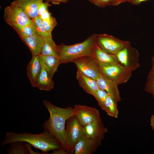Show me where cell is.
<instances>
[{"label": "cell", "instance_id": "1", "mask_svg": "<svg viewBox=\"0 0 154 154\" xmlns=\"http://www.w3.org/2000/svg\"><path fill=\"white\" fill-rule=\"evenodd\" d=\"M43 102L50 114L49 119L43 125L44 131L54 136L70 154L66 136L65 124L68 119L74 115L73 108L70 106L66 108H61L45 100Z\"/></svg>", "mask_w": 154, "mask_h": 154}, {"label": "cell", "instance_id": "24", "mask_svg": "<svg viewBox=\"0 0 154 154\" xmlns=\"http://www.w3.org/2000/svg\"><path fill=\"white\" fill-rule=\"evenodd\" d=\"M24 142H14L10 143L7 153L8 154H29Z\"/></svg>", "mask_w": 154, "mask_h": 154}, {"label": "cell", "instance_id": "22", "mask_svg": "<svg viewBox=\"0 0 154 154\" xmlns=\"http://www.w3.org/2000/svg\"><path fill=\"white\" fill-rule=\"evenodd\" d=\"M117 103L113 97L107 94L105 102L104 111L108 116L115 118L118 117L119 114Z\"/></svg>", "mask_w": 154, "mask_h": 154}, {"label": "cell", "instance_id": "30", "mask_svg": "<svg viewBox=\"0 0 154 154\" xmlns=\"http://www.w3.org/2000/svg\"><path fill=\"white\" fill-rule=\"evenodd\" d=\"M51 5L48 2L46 1L44 3L42 1L40 4L38 8V13L39 16H40L47 9L48 7L51 6Z\"/></svg>", "mask_w": 154, "mask_h": 154}, {"label": "cell", "instance_id": "19", "mask_svg": "<svg viewBox=\"0 0 154 154\" xmlns=\"http://www.w3.org/2000/svg\"><path fill=\"white\" fill-rule=\"evenodd\" d=\"M41 71L33 87L41 90L49 91L53 88L54 82L41 62Z\"/></svg>", "mask_w": 154, "mask_h": 154}, {"label": "cell", "instance_id": "16", "mask_svg": "<svg viewBox=\"0 0 154 154\" xmlns=\"http://www.w3.org/2000/svg\"><path fill=\"white\" fill-rule=\"evenodd\" d=\"M41 65L40 55L32 54V58L27 67V74L33 87L35 84L40 73Z\"/></svg>", "mask_w": 154, "mask_h": 154}, {"label": "cell", "instance_id": "2", "mask_svg": "<svg viewBox=\"0 0 154 154\" xmlns=\"http://www.w3.org/2000/svg\"><path fill=\"white\" fill-rule=\"evenodd\" d=\"M16 141L26 142L44 153L62 147L61 143L54 136L45 131L37 134L27 132H7L1 145L4 146Z\"/></svg>", "mask_w": 154, "mask_h": 154}, {"label": "cell", "instance_id": "18", "mask_svg": "<svg viewBox=\"0 0 154 154\" xmlns=\"http://www.w3.org/2000/svg\"><path fill=\"white\" fill-rule=\"evenodd\" d=\"M79 85L87 93L93 95L100 88L96 80L77 71L76 74Z\"/></svg>", "mask_w": 154, "mask_h": 154}, {"label": "cell", "instance_id": "7", "mask_svg": "<svg viewBox=\"0 0 154 154\" xmlns=\"http://www.w3.org/2000/svg\"><path fill=\"white\" fill-rule=\"evenodd\" d=\"M66 134L70 154H74L75 146L84 135V127L74 115L67 120Z\"/></svg>", "mask_w": 154, "mask_h": 154}, {"label": "cell", "instance_id": "11", "mask_svg": "<svg viewBox=\"0 0 154 154\" xmlns=\"http://www.w3.org/2000/svg\"><path fill=\"white\" fill-rule=\"evenodd\" d=\"M84 127V135L92 139L101 145L108 129L104 125L102 119L88 124Z\"/></svg>", "mask_w": 154, "mask_h": 154}, {"label": "cell", "instance_id": "27", "mask_svg": "<svg viewBox=\"0 0 154 154\" xmlns=\"http://www.w3.org/2000/svg\"><path fill=\"white\" fill-rule=\"evenodd\" d=\"M108 93L100 88L93 95L97 101L100 108L103 110L105 109V102Z\"/></svg>", "mask_w": 154, "mask_h": 154}, {"label": "cell", "instance_id": "36", "mask_svg": "<svg viewBox=\"0 0 154 154\" xmlns=\"http://www.w3.org/2000/svg\"><path fill=\"white\" fill-rule=\"evenodd\" d=\"M148 0H134L131 1L130 3L133 5H138L141 3L148 1Z\"/></svg>", "mask_w": 154, "mask_h": 154}, {"label": "cell", "instance_id": "35", "mask_svg": "<svg viewBox=\"0 0 154 154\" xmlns=\"http://www.w3.org/2000/svg\"><path fill=\"white\" fill-rule=\"evenodd\" d=\"M48 2H50L55 4H58L61 2L66 3L68 0H46Z\"/></svg>", "mask_w": 154, "mask_h": 154}, {"label": "cell", "instance_id": "38", "mask_svg": "<svg viewBox=\"0 0 154 154\" xmlns=\"http://www.w3.org/2000/svg\"><path fill=\"white\" fill-rule=\"evenodd\" d=\"M152 67H154V55L151 59Z\"/></svg>", "mask_w": 154, "mask_h": 154}, {"label": "cell", "instance_id": "32", "mask_svg": "<svg viewBox=\"0 0 154 154\" xmlns=\"http://www.w3.org/2000/svg\"><path fill=\"white\" fill-rule=\"evenodd\" d=\"M53 154H69L68 152L63 147L53 150Z\"/></svg>", "mask_w": 154, "mask_h": 154}, {"label": "cell", "instance_id": "29", "mask_svg": "<svg viewBox=\"0 0 154 154\" xmlns=\"http://www.w3.org/2000/svg\"><path fill=\"white\" fill-rule=\"evenodd\" d=\"M89 1L96 5L101 8L111 5V0H89Z\"/></svg>", "mask_w": 154, "mask_h": 154}, {"label": "cell", "instance_id": "12", "mask_svg": "<svg viewBox=\"0 0 154 154\" xmlns=\"http://www.w3.org/2000/svg\"><path fill=\"white\" fill-rule=\"evenodd\" d=\"M92 56L97 62L99 68L119 63L116 55L105 52L96 41L92 48Z\"/></svg>", "mask_w": 154, "mask_h": 154}, {"label": "cell", "instance_id": "5", "mask_svg": "<svg viewBox=\"0 0 154 154\" xmlns=\"http://www.w3.org/2000/svg\"><path fill=\"white\" fill-rule=\"evenodd\" d=\"M4 18L5 22L11 27L14 25L32 26V19L21 7L13 2L5 8Z\"/></svg>", "mask_w": 154, "mask_h": 154}, {"label": "cell", "instance_id": "33", "mask_svg": "<svg viewBox=\"0 0 154 154\" xmlns=\"http://www.w3.org/2000/svg\"><path fill=\"white\" fill-rule=\"evenodd\" d=\"M51 16V13L47 9L43 13L39 16L42 20H44L48 19Z\"/></svg>", "mask_w": 154, "mask_h": 154}, {"label": "cell", "instance_id": "37", "mask_svg": "<svg viewBox=\"0 0 154 154\" xmlns=\"http://www.w3.org/2000/svg\"><path fill=\"white\" fill-rule=\"evenodd\" d=\"M150 123L152 129L154 131V114L152 115L151 117Z\"/></svg>", "mask_w": 154, "mask_h": 154}, {"label": "cell", "instance_id": "39", "mask_svg": "<svg viewBox=\"0 0 154 154\" xmlns=\"http://www.w3.org/2000/svg\"><path fill=\"white\" fill-rule=\"evenodd\" d=\"M133 0H131V1H130V3L131 1H133Z\"/></svg>", "mask_w": 154, "mask_h": 154}, {"label": "cell", "instance_id": "26", "mask_svg": "<svg viewBox=\"0 0 154 154\" xmlns=\"http://www.w3.org/2000/svg\"><path fill=\"white\" fill-rule=\"evenodd\" d=\"M145 90L151 94L154 97V67H152L147 76Z\"/></svg>", "mask_w": 154, "mask_h": 154}, {"label": "cell", "instance_id": "25", "mask_svg": "<svg viewBox=\"0 0 154 154\" xmlns=\"http://www.w3.org/2000/svg\"><path fill=\"white\" fill-rule=\"evenodd\" d=\"M11 27L17 32L21 38L31 36L35 32L32 26L14 25Z\"/></svg>", "mask_w": 154, "mask_h": 154}, {"label": "cell", "instance_id": "14", "mask_svg": "<svg viewBox=\"0 0 154 154\" xmlns=\"http://www.w3.org/2000/svg\"><path fill=\"white\" fill-rule=\"evenodd\" d=\"M101 145L96 141L84 135L76 143L74 154H92Z\"/></svg>", "mask_w": 154, "mask_h": 154}, {"label": "cell", "instance_id": "6", "mask_svg": "<svg viewBox=\"0 0 154 154\" xmlns=\"http://www.w3.org/2000/svg\"><path fill=\"white\" fill-rule=\"evenodd\" d=\"M100 73L107 78L118 85L127 82L132 76V71L120 63L99 68Z\"/></svg>", "mask_w": 154, "mask_h": 154}, {"label": "cell", "instance_id": "20", "mask_svg": "<svg viewBox=\"0 0 154 154\" xmlns=\"http://www.w3.org/2000/svg\"><path fill=\"white\" fill-rule=\"evenodd\" d=\"M40 56L41 62L48 72L50 76L52 78L57 71L59 65L61 64L60 58L51 55H42Z\"/></svg>", "mask_w": 154, "mask_h": 154}, {"label": "cell", "instance_id": "3", "mask_svg": "<svg viewBox=\"0 0 154 154\" xmlns=\"http://www.w3.org/2000/svg\"><path fill=\"white\" fill-rule=\"evenodd\" d=\"M97 35L92 34L84 41L71 45L61 43L59 45V56L61 64L72 62L75 59L85 56H92L93 46Z\"/></svg>", "mask_w": 154, "mask_h": 154}, {"label": "cell", "instance_id": "31", "mask_svg": "<svg viewBox=\"0 0 154 154\" xmlns=\"http://www.w3.org/2000/svg\"><path fill=\"white\" fill-rule=\"evenodd\" d=\"M111 5L117 6L120 4L126 2H130L131 0H111Z\"/></svg>", "mask_w": 154, "mask_h": 154}, {"label": "cell", "instance_id": "13", "mask_svg": "<svg viewBox=\"0 0 154 154\" xmlns=\"http://www.w3.org/2000/svg\"><path fill=\"white\" fill-rule=\"evenodd\" d=\"M96 80L99 88L113 97L117 103L121 101L119 85L117 82L107 78L100 73Z\"/></svg>", "mask_w": 154, "mask_h": 154}, {"label": "cell", "instance_id": "15", "mask_svg": "<svg viewBox=\"0 0 154 154\" xmlns=\"http://www.w3.org/2000/svg\"><path fill=\"white\" fill-rule=\"evenodd\" d=\"M21 39L29 48L32 54L38 55L40 54L44 43V38L35 32L31 36Z\"/></svg>", "mask_w": 154, "mask_h": 154}, {"label": "cell", "instance_id": "28", "mask_svg": "<svg viewBox=\"0 0 154 154\" xmlns=\"http://www.w3.org/2000/svg\"><path fill=\"white\" fill-rule=\"evenodd\" d=\"M42 22L46 30L50 33L57 25L55 19L52 16L46 20H42Z\"/></svg>", "mask_w": 154, "mask_h": 154}, {"label": "cell", "instance_id": "34", "mask_svg": "<svg viewBox=\"0 0 154 154\" xmlns=\"http://www.w3.org/2000/svg\"><path fill=\"white\" fill-rule=\"evenodd\" d=\"M25 145L27 149L29 154H39L40 153L39 152H35L32 149L31 145L28 143L25 144Z\"/></svg>", "mask_w": 154, "mask_h": 154}, {"label": "cell", "instance_id": "40", "mask_svg": "<svg viewBox=\"0 0 154 154\" xmlns=\"http://www.w3.org/2000/svg\"></svg>", "mask_w": 154, "mask_h": 154}, {"label": "cell", "instance_id": "9", "mask_svg": "<svg viewBox=\"0 0 154 154\" xmlns=\"http://www.w3.org/2000/svg\"><path fill=\"white\" fill-rule=\"evenodd\" d=\"M74 115L83 126L101 119L99 110L95 108L79 104L73 108Z\"/></svg>", "mask_w": 154, "mask_h": 154}, {"label": "cell", "instance_id": "8", "mask_svg": "<svg viewBox=\"0 0 154 154\" xmlns=\"http://www.w3.org/2000/svg\"><path fill=\"white\" fill-rule=\"evenodd\" d=\"M127 41L105 33L97 35L96 38L97 43L104 51L115 55L124 47Z\"/></svg>", "mask_w": 154, "mask_h": 154}, {"label": "cell", "instance_id": "10", "mask_svg": "<svg viewBox=\"0 0 154 154\" xmlns=\"http://www.w3.org/2000/svg\"><path fill=\"white\" fill-rule=\"evenodd\" d=\"M77 70L87 76L96 80L100 73L99 67L92 56H85L74 60Z\"/></svg>", "mask_w": 154, "mask_h": 154}, {"label": "cell", "instance_id": "17", "mask_svg": "<svg viewBox=\"0 0 154 154\" xmlns=\"http://www.w3.org/2000/svg\"><path fill=\"white\" fill-rule=\"evenodd\" d=\"M43 0H15L13 3L21 7L27 16L32 19L39 16L38 8Z\"/></svg>", "mask_w": 154, "mask_h": 154}, {"label": "cell", "instance_id": "4", "mask_svg": "<svg viewBox=\"0 0 154 154\" xmlns=\"http://www.w3.org/2000/svg\"><path fill=\"white\" fill-rule=\"evenodd\" d=\"M119 63L126 68L133 71L138 68L140 64L139 54L127 41L124 47L116 54Z\"/></svg>", "mask_w": 154, "mask_h": 154}, {"label": "cell", "instance_id": "21", "mask_svg": "<svg viewBox=\"0 0 154 154\" xmlns=\"http://www.w3.org/2000/svg\"><path fill=\"white\" fill-rule=\"evenodd\" d=\"M40 54L51 55L60 58L59 45L55 44L52 37L44 38V43Z\"/></svg>", "mask_w": 154, "mask_h": 154}, {"label": "cell", "instance_id": "23", "mask_svg": "<svg viewBox=\"0 0 154 154\" xmlns=\"http://www.w3.org/2000/svg\"><path fill=\"white\" fill-rule=\"evenodd\" d=\"M32 19V26L35 32L44 38L52 37L51 33L47 32L44 27L39 16Z\"/></svg>", "mask_w": 154, "mask_h": 154}]
</instances>
